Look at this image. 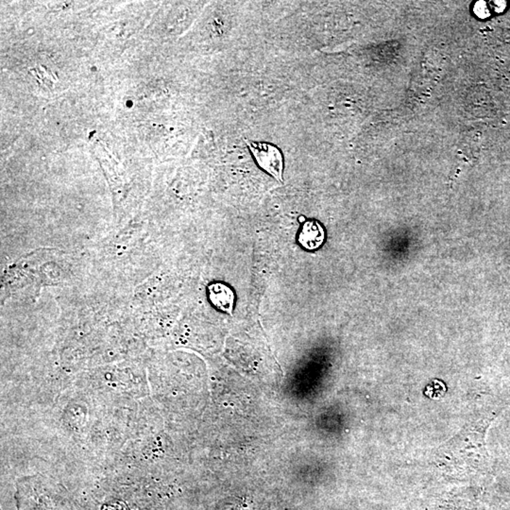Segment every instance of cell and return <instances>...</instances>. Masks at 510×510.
<instances>
[{
	"label": "cell",
	"instance_id": "obj_3",
	"mask_svg": "<svg viewBox=\"0 0 510 510\" xmlns=\"http://www.w3.org/2000/svg\"><path fill=\"white\" fill-rule=\"evenodd\" d=\"M209 298L219 310L232 315L234 305V293L228 285L216 282L208 287Z\"/></svg>",
	"mask_w": 510,
	"mask_h": 510
},
{
	"label": "cell",
	"instance_id": "obj_1",
	"mask_svg": "<svg viewBox=\"0 0 510 510\" xmlns=\"http://www.w3.org/2000/svg\"><path fill=\"white\" fill-rule=\"evenodd\" d=\"M247 144L258 166L277 181L282 182L284 158L278 148L265 142L247 141Z\"/></svg>",
	"mask_w": 510,
	"mask_h": 510
},
{
	"label": "cell",
	"instance_id": "obj_2",
	"mask_svg": "<svg viewBox=\"0 0 510 510\" xmlns=\"http://www.w3.org/2000/svg\"><path fill=\"white\" fill-rule=\"evenodd\" d=\"M325 232L324 227L317 221H308L303 224L298 234V243L308 250H318L324 244Z\"/></svg>",
	"mask_w": 510,
	"mask_h": 510
}]
</instances>
